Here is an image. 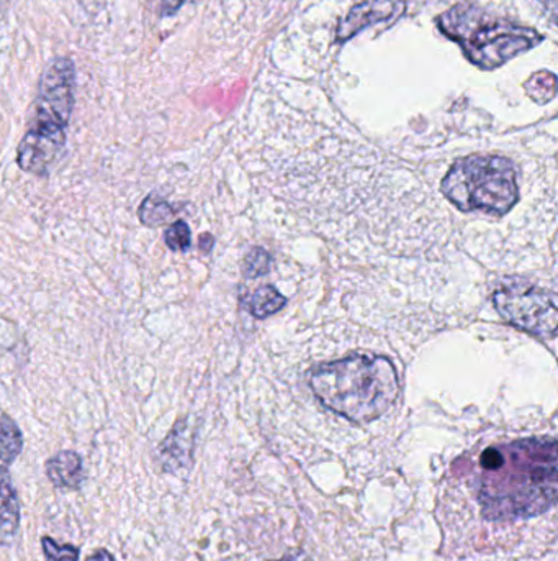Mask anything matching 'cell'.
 <instances>
[{
    "mask_svg": "<svg viewBox=\"0 0 558 561\" xmlns=\"http://www.w3.org/2000/svg\"><path fill=\"white\" fill-rule=\"evenodd\" d=\"M480 469L476 501L486 521L537 517L557 501V442L551 437L489 447L480 456Z\"/></svg>",
    "mask_w": 558,
    "mask_h": 561,
    "instance_id": "1",
    "label": "cell"
},
{
    "mask_svg": "<svg viewBox=\"0 0 558 561\" xmlns=\"http://www.w3.org/2000/svg\"><path fill=\"white\" fill-rule=\"evenodd\" d=\"M318 401L354 424L374 423L400 394L394 363L385 356L354 355L318 366L310 376Z\"/></svg>",
    "mask_w": 558,
    "mask_h": 561,
    "instance_id": "2",
    "label": "cell"
},
{
    "mask_svg": "<svg viewBox=\"0 0 558 561\" xmlns=\"http://www.w3.org/2000/svg\"><path fill=\"white\" fill-rule=\"evenodd\" d=\"M74 83L76 71L70 58H54L45 68L27 132L18 144L17 164L25 173L47 176L64 150L74 109Z\"/></svg>",
    "mask_w": 558,
    "mask_h": 561,
    "instance_id": "3",
    "label": "cell"
},
{
    "mask_svg": "<svg viewBox=\"0 0 558 561\" xmlns=\"http://www.w3.org/2000/svg\"><path fill=\"white\" fill-rule=\"evenodd\" d=\"M439 31L462 48L470 63L492 71L542 44L537 31L472 4L454 5L437 19Z\"/></svg>",
    "mask_w": 558,
    "mask_h": 561,
    "instance_id": "4",
    "label": "cell"
},
{
    "mask_svg": "<svg viewBox=\"0 0 558 561\" xmlns=\"http://www.w3.org/2000/svg\"><path fill=\"white\" fill-rule=\"evenodd\" d=\"M441 191L462 212L506 216L519 199L518 171L499 155H472L452 164Z\"/></svg>",
    "mask_w": 558,
    "mask_h": 561,
    "instance_id": "5",
    "label": "cell"
},
{
    "mask_svg": "<svg viewBox=\"0 0 558 561\" xmlns=\"http://www.w3.org/2000/svg\"><path fill=\"white\" fill-rule=\"evenodd\" d=\"M493 304L499 316L534 336H554L557 332V297L551 291L525 279L508 278L493 293Z\"/></svg>",
    "mask_w": 558,
    "mask_h": 561,
    "instance_id": "6",
    "label": "cell"
},
{
    "mask_svg": "<svg viewBox=\"0 0 558 561\" xmlns=\"http://www.w3.org/2000/svg\"><path fill=\"white\" fill-rule=\"evenodd\" d=\"M24 450L21 427L9 414L0 415V545L12 547L21 530V502L11 466Z\"/></svg>",
    "mask_w": 558,
    "mask_h": 561,
    "instance_id": "7",
    "label": "cell"
},
{
    "mask_svg": "<svg viewBox=\"0 0 558 561\" xmlns=\"http://www.w3.org/2000/svg\"><path fill=\"white\" fill-rule=\"evenodd\" d=\"M405 8H407V0H365V2H360V4L354 5L349 14L337 25L336 40L344 44L370 25L398 17L404 14Z\"/></svg>",
    "mask_w": 558,
    "mask_h": 561,
    "instance_id": "8",
    "label": "cell"
},
{
    "mask_svg": "<svg viewBox=\"0 0 558 561\" xmlns=\"http://www.w3.org/2000/svg\"><path fill=\"white\" fill-rule=\"evenodd\" d=\"M158 462L164 473L189 468L193 462V439L185 420L175 424L174 429L158 447Z\"/></svg>",
    "mask_w": 558,
    "mask_h": 561,
    "instance_id": "9",
    "label": "cell"
},
{
    "mask_svg": "<svg viewBox=\"0 0 558 561\" xmlns=\"http://www.w3.org/2000/svg\"><path fill=\"white\" fill-rule=\"evenodd\" d=\"M45 468H47L48 479L54 488L77 491L83 486V459L74 450H61L60 453L48 460Z\"/></svg>",
    "mask_w": 558,
    "mask_h": 561,
    "instance_id": "10",
    "label": "cell"
},
{
    "mask_svg": "<svg viewBox=\"0 0 558 561\" xmlns=\"http://www.w3.org/2000/svg\"><path fill=\"white\" fill-rule=\"evenodd\" d=\"M285 297L274 286L259 288L251 296L246 297L245 306L256 319H268L285 306Z\"/></svg>",
    "mask_w": 558,
    "mask_h": 561,
    "instance_id": "11",
    "label": "cell"
},
{
    "mask_svg": "<svg viewBox=\"0 0 558 561\" xmlns=\"http://www.w3.org/2000/svg\"><path fill=\"white\" fill-rule=\"evenodd\" d=\"M174 217L171 204L159 193H149L138 209V219L148 229H158Z\"/></svg>",
    "mask_w": 558,
    "mask_h": 561,
    "instance_id": "12",
    "label": "cell"
},
{
    "mask_svg": "<svg viewBox=\"0 0 558 561\" xmlns=\"http://www.w3.org/2000/svg\"><path fill=\"white\" fill-rule=\"evenodd\" d=\"M525 89L535 102H548L555 96V76L548 71H538L525 83Z\"/></svg>",
    "mask_w": 558,
    "mask_h": 561,
    "instance_id": "13",
    "label": "cell"
},
{
    "mask_svg": "<svg viewBox=\"0 0 558 561\" xmlns=\"http://www.w3.org/2000/svg\"><path fill=\"white\" fill-rule=\"evenodd\" d=\"M164 242L172 252H187L193 245V232L185 220L171 223L164 232Z\"/></svg>",
    "mask_w": 558,
    "mask_h": 561,
    "instance_id": "14",
    "label": "cell"
},
{
    "mask_svg": "<svg viewBox=\"0 0 558 561\" xmlns=\"http://www.w3.org/2000/svg\"><path fill=\"white\" fill-rule=\"evenodd\" d=\"M41 548L47 561H79L80 548L76 545H61L51 537H41Z\"/></svg>",
    "mask_w": 558,
    "mask_h": 561,
    "instance_id": "15",
    "label": "cell"
},
{
    "mask_svg": "<svg viewBox=\"0 0 558 561\" xmlns=\"http://www.w3.org/2000/svg\"><path fill=\"white\" fill-rule=\"evenodd\" d=\"M245 269L249 278H259V276L268 275L269 269H271L269 253L262 248L252 249L248 258H246Z\"/></svg>",
    "mask_w": 558,
    "mask_h": 561,
    "instance_id": "16",
    "label": "cell"
},
{
    "mask_svg": "<svg viewBox=\"0 0 558 561\" xmlns=\"http://www.w3.org/2000/svg\"><path fill=\"white\" fill-rule=\"evenodd\" d=\"M187 2H189V0H161L159 15H161V17H171V15L177 14L178 9L187 4Z\"/></svg>",
    "mask_w": 558,
    "mask_h": 561,
    "instance_id": "17",
    "label": "cell"
},
{
    "mask_svg": "<svg viewBox=\"0 0 558 561\" xmlns=\"http://www.w3.org/2000/svg\"><path fill=\"white\" fill-rule=\"evenodd\" d=\"M86 561H115V558H113V554L110 553L109 550H106V548H100L96 553L90 554Z\"/></svg>",
    "mask_w": 558,
    "mask_h": 561,
    "instance_id": "18",
    "label": "cell"
},
{
    "mask_svg": "<svg viewBox=\"0 0 558 561\" xmlns=\"http://www.w3.org/2000/svg\"><path fill=\"white\" fill-rule=\"evenodd\" d=\"M278 561H313L307 553L303 551H297V553L287 554V557L282 558Z\"/></svg>",
    "mask_w": 558,
    "mask_h": 561,
    "instance_id": "19",
    "label": "cell"
}]
</instances>
